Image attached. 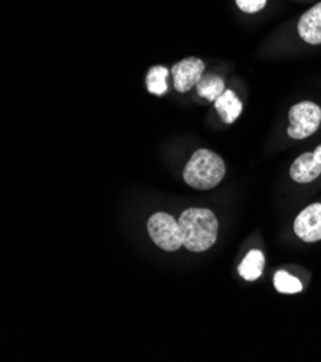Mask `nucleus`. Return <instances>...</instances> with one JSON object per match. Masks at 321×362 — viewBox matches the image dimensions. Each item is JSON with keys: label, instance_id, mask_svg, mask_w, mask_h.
Masks as SVG:
<instances>
[{"label": "nucleus", "instance_id": "obj_5", "mask_svg": "<svg viewBox=\"0 0 321 362\" xmlns=\"http://www.w3.org/2000/svg\"><path fill=\"white\" fill-rule=\"evenodd\" d=\"M205 72V62L199 58H186L171 66L174 88L179 93H186L196 86Z\"/></svg>", "mask_w": 321, "mask_h": 362}, {"label": "nucleus", "instance_id": "obj_3", "mask_svg": "<svg viewBox=\"0 0 321 362\" xmlns=\"http://www.w3.org/2000/svg\"><path fill=\"white\" fill-rule=\"evenodd\" d=\"M147 230L153 243L164 251H176L183 245L179 221H176L169 214L157 212L152 215Z\"/></svg>", "mask_w": 321, "mask_h": 362}, {"label": "nucleus", "instance_id": "obj_6", "mask_svg": "<svg viewBox=\"0 0 321 362\" xmlns=\"http://www.w3.org/2000/svg\"><path fill=\"white\" fill-rule=\"evenodd\" d=\"M294 231L305 243L321 240V204H313L301 211L294 221Z\"/></svg>", "mask_w": 321, "mask_h": 362}, {"label": "nucleus", "instance_id": "obj_15", "mask_svg": "<svg viewBox=\"0 0 321 362\" xmlns=\"http://www.w3.org/2000/svg\"><path fill=\"white\" fill-rule=\"evenodd\" d=\"M314 155H315V159L321 163V144L314 151Z\"/></svg>", "mask_w": 321, "mask_h": 362}, {"label": "nucleus", "instance_id": "obj_7", "mask_svg": "<svg viewBox=\"0 0 321 362\" xmlns=\"http://www.w3.org/2000/svg\"><path fill=\"white\" fill-rule=\"evenodd\" d=\"M298 33L307 44H321V2L301 16Z\"/></svg>", "mask_w": 321, "mask_h": 362}, {"label": "nucleus", "instance_id": "obj_10", "mask_svg": "<svg viewBox=\"0 0 321 362\" xmlns=\"http://www.w3.org/2000/svg\"><path fill=\"white\" fill-rule=\"evenodd\" d=\"M265 259L264 255L260 250H253L249 251L239 264V274L248 280V281H254L262 276Z\"/></svg>", "mask_w": 321, "mask_h": 362}, {"label": "nucleus", "instance_id": "obj_8", "mask_svg": "<svg viewBox=\"0 0 321 362\" xmlns=\"http://www.w3.org/2000/svg\"><path fill=\"white\" fill-rule=\"evenodd\" d=\"M291 177L298 184H308L313 182L321 175V163L315 159L313 153H304L296 159L290 170Z\"/></svg>", "mask_w": 321, "mask_h": 362}, {"label": "nucleus", "instance_id": "obj_4", "mask_svg": "<svg viewBox=\"0 0 321 362\" xmlns=\"http://www.w3.org/2000/svg\"><path fill=\"white\" fill-rule=\"evenodd\" d=\"M289 117V136L296 140H301L315 133L320 127L321 108L311 101H303L291 107Z\"/></svg>", "mask_w": 321, "mask_h": 362}, {"label": "nucleus", "instance_id": "obj_12", "mask_svg": "<svg viewBox=\"0 0 321 362\" xmlns=\"http://www.w3.org/2000/svg\"><path fill=\"white\" fill-rule=\"evenodd\" d=\"M169 69L164 66H153L147 74V90L155 95H163L167 91Z\"/></svg>", "mask_w": 321, "mask_h": 362}, {"label": "nucleus", "instance_id": "obj_9", "mask_svg": "<svg viewBox=\"0 0 321 362\" xmlns=\"http://www.w3.org/2000/svg\"><path fill=\"white\" fill-rule=\"evenodd\" d=\"M215 108L225 123H234L242 113V103L228 90L215 100Z\"/></svg>", "mask_w": 321, "mask_h": 362}, {"label": "nucleus", "instance_id": "obj_2", "mask_svg": "<svg viewBox=\"0 0 321 362\" xmlns=\"http://www.w3.org/2000/svg\"><path fill=\"white\" fill-rule=\"evenodd\" d=\"M225 176L222 158L207 149L196 151L183 170L185 182L195 189H212L221 184Z\"/></svg>", "mask_w": 321, "mask_h": 362}, {"label": "nucleus", "instance_id": "obj_11", "mask_svg": "<svg viewBox=\"0 0 321 362\" xmlns=\"http://www.w3.org/2000/svg\"><path fill=\"white\" fill-rule=\"evenodd\" d=\"M196 88L200 97H205L209 101H215L219 95L224 94L225 84L224 80L218 76H205L196 84Z\"/></svg>", "mask_w": 321, "mask_h": 362}, {"label": "nucleus", "instance_id": "obj_13", "mask_svg": "<svg viewBox=\"0 0 321 362\" xmlns=\"http://www.w3.org/2000/svg\"><path fill=\"white\" fill-rule=\"evenodd\" d=\"M274 284L275 288L279 293H287V295H293V293H298L303 291V284L298 279H296L294 276L289 274L287 272L279 270L275 273L274 276Z\"/></svg>", "mask_w": 321, "mask_h": 362}, {"label": "nucleus", "instance_id": "obj_1", "mask_svg": "<svg viewBox=\"0 0 321 362\" xmlns=\"http://www.w3.org/2000/svg\"><path fill=\"white\" fill-rule=\"evenodd\" d=\"M179 226L183 245L200 252L210 248L218 238V220L215 214L205 208H189L181 214Z\"/></svg>", "mask_w": 321, "mask_h": 362}, {"label": "nucleus", "instance_id": "obj_14", "mask_svg": "<svg viewBox=\"0 0 321 362\" xmlns=\"http://www.w3.org/2000/svg\"><path fill=\"white\" fill-rule=\"evenodd\" d=\"M238 8L245 13H257L267 5V0H236Z\"/></svg>", "mask_w": 321, "mask_h": 362}]
</instances>
